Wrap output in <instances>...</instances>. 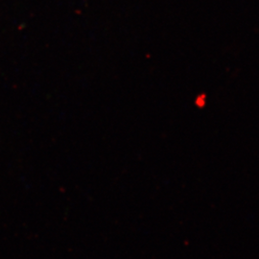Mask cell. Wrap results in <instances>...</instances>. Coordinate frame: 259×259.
I'll return each instance as SVG.
<instances>
[]
</instances>
